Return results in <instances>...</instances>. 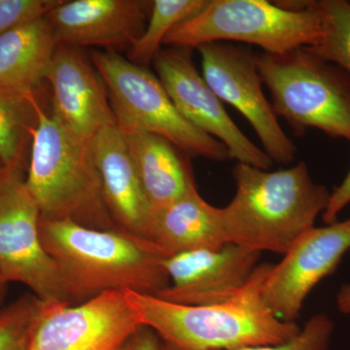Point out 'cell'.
<instances>
[{"instance_id":"obj_1","label":"cell","mask_w":350,"mask_h":350,"mask_svg":"<svg viewBox=\"0 0 350 350\" xmlns=\"http://www.w3.org/2000/svg\"><path fill=\"white\" fill-rule=\"evenodd\" d=\"M39 232L72 305L113 290L157 296L170 286L163 265L169 257L148 239L41 217Z\"/></svg>"},{"instance_id":"obj_2","label":"cell","mask_w":350,"mask_h":350,"mask_svg":"<svg viewBox=\"0 0 350 350\" xmlns=\"http://www.w3.org/2000/svg\"><path fill=\"white\" fill-rule=\"evenodd\" d=\"M273 265H258L234 298L209 306H183L152 295L125 290L142 326L178 350H237L280 345L301 330L278 319L262 299V285Z\"/></svg>"},{"instance_id":"obj_3","label":"cell","mask_w":350,"mask_h":350,"mask_svg":"<svg viewBox=\"0 0 350 350\" xmlns=\"http://www.w3.org/2000/svg\"><path fill=\"white\" fill-rule=\"evenodd\" d=\"M237 192L221 208L228 243L262 253L285 255L314 227L331 193L315 183L306 163L268 172L238 163L232 170Z\"/></svg>"},{"instance_id":"obj_4","label":"cell","mask_w":350,"mask_h":350,"mask_svg":"<svg viewBox=\"0 0 350 350\" xmlns=\"http://www.w3.org/2000/svg\"><path fill=\"white\" fill-rule=\"evenodd\" d=\"M38 113L25 183L41 218L118 230L105 202L90 144L64 130L42 103Z\"/></svg>"},{"instance_id":"obj_5","label":"cell","mask_w":350,"mask_h":350,"mask_svg":"<svg viewBox=\"0 0 350 350\" xmlns=\"http://www.w3.org/2000/svg\"><path fill=\"white\" fill-rule=\"evenodd\" d=\"M258 70L271 94L276 116L294 135L317 129L350 142V73L306 47L256 55Z\"/></svg>"},{"instance_id":"obj_6","label":"cell","mask_w":350,"mask_h":350,"mask_svg":"<svg viewBox=\"0 0 350 350\" xmlns=\"http://www.w3.org/2000/svg\"><path fill=\"white\" fill-rule=\"evenodd\" d=\"M321 29L314 0H304L300 10L266 0H209L198 15L174 27L163 45L194 49L206 43L234 41L280 55L314 45Z\"/></svg>"},{"instance_id":"obj_7","label":"cell","mask_w":350,"mask_h":350,"mask_svg":"<svg viewBox=\"0 0 350 350\" xmlns=\"http://www.w3.org/2000/svg\"><path fill=\"white\" fill-rule=\"evenodd\" d=\"M90 59L107 85L120 130L167 138L189 157L215 162L231 159L222 142L196 128L175 107L162 82L146 66L113 51H92Z\"/></svg>"},{"instance_id":"obj_8","label":"cell","mask_w":350,"mask_h":350,"mask_svg":"<svg viewBox=\"0 0 350 350\" xmlns=\"http://www.w3.org/2000/svg\"><path fill=\"white\" fill-rule=\"evenodd\" d=\"M25 163L6 165L0 174V271L40 301L69 303L59 269L41 241L40 211L25 183Z\"/></svg>"},{"instance_id":"obj_9","label":"cell","mask_w":350,"mask_h":350,"mask_svg":"<svg viewBox=\"0 0 350 350\" xmlns=\"http://www.w3.org/2000/svg\"><path fill=\"white\" fill-rule=\"evenodd\" d=\"M142 327L125 291L103 292L77 305L39 300L27 350H122Z\"/></svg>"},{"instance_id":"obj_10","label":"cell","mask_w":350,"mask_h":350,"mask_svg":"<svg viewBox=\"0 0 350 350\" xmlns=\"http://www.w3.org/2000/svg\"><path fill=\"white\" fill-rule=\"evenodd\" d=\"M197 49L202 77L219 100L243 115L273 162H293L296 145L283 131L271 101L262 92L256 54L250 48L230 42L206 43Z\"/></svg>"},{"instance_id":"obj_11","label":"cell","mask_w":350,"mask_h":350,"mask_svg":"<svg viewBox=\"0 0 350 350\" xmlns=\"http://www.w3.org/2000/svg\"><path fill=\"white\" fill-rule=\"evenodd\" d=\"M192 51L190 48H162L152 62L175 107L189 123L222 142L231 159L268 170L273 161L232 121L222 101L196 68Z\"/></svg>"},{"instance_id":"obj_12","label":"cell","mask_w":350,"mask_h":350,"mask_svg":"<svg viewBox=\"0 0 350 350\" xmlns=\"http://www.w3.org/2000/svg\"><path fill=\"white\" fill-rule=\"evenodd\" d=\"M349 250L350 218L308 230L265 280L262 294L269 310L282 321L296 323L306 297Z\"/></svg>"},{"instance_id":"obj_13","label":"cell","mask_w":350,"mask_h":350,"mask_svg":"<svg viewBox=\"0 0 350 350\" xmlns=\"http://www.w3.org/2000/svg\"><path fill=\"white\" fill-rule=\"evenodd\" d=\"M261 253L234 243L180 253L163 262L170 286L157 298L183 306H209L234 298L258 267Z\"/></svg>"},{"instance_id":"obj_14","label":"cell","mask_w":350,"mask_h":350,"mask_svg":"<svg viewBox=\"0 0 350 350\" xmlns=\"http://www.w3.org/2000/svg\"><path fill=\"white\" fill-rule=\"evenodd\" d=\"M47 82L50 115L73 137L90 144L101 129L116 124L107 85L81 48L59 44Z\"/></svg>"},{"instance_id":"obj_15","label":"cell","mask_w":350,"mask_h":350,"mask_svg":"<svg viewBox=\"0 0 350 350\" xmlns=\"http://www.w3.org/2000/svg\"><path fill=\"white\" fill-rule=\"evenodd\" d=\"M153 1L61 0L46 15L57 44L126 51L144 34Z\"/></svg>"},{"instance_id":"obj_16","label":"cell","mask_w":350,"mask_h":350,"mask_svg":"<svg viewBox=\"0 0 350 350\" xmlns=\"http://www.w3.org/2000/svg\"><path fill=\"white\" fill-rule=\"evenodd\" d=\"M90 147L113 220L122 231L150 241L151 206L117 124L101 129Z\"/></svg>"},{"instance_id":"obj_17","label":"cell","mask_w":350,"mask_h":350,"mask_svg":"<svg viewBox=\"0 0 350 350\" xmlns=\"http://www.w3.org/2000/svg\"><path fill=\"white\" fill-rule=\"evenodd\" d=\"M120 131L152 214L196 187L187 154L167 138L145 131Z\"/></svg>"},{"instance_id":"obj_18","label":"cell","mask_w":350,"mask_h":350,"mask_svg":"<svg viewBox=\"0 0 350 350\" xmlns=\"http://www.w3.org/2000/svg\"><path fill=\"white\" fill-rule=\"evenodd\" d=\"M149 239L167 257L229 243L221 208L202 199L197 187L152 214Z\"/></svg>"},{"instance_id":"obj_19","label":"cell","mask_w":350,"mask_h":350,"mask_svg":"<svg viewBox=\"0 0 350 350\" xmlns=\"http://www.w3.org/2000/svg\"><path fill=\"white\" fill-rule=\"evenodd\" d=\"M59 44L46 16L0 38V89L39 94Z\"/></svg>"},{"instance_id":"obj_20","label":"cell","mask_w":350,"mask_h":350,"mask_svg":"<svg viewBox=\"0 0 350 350\" xmlns=\"http://www.w3.org/2000/svg\"><path fill=\"white\" fill-rule=\"evenodd\" d=\"M40 103L39 94L0 89V161L4 167L25 159Z\"/></svg>"},{"instance_id":"obj_21","label":"cell","mask_w":350,"mask_h":350,"mask_svg":"<svg viewBox=\"0 0 350 350\" xmlns=\"http://www.w3.org/2000/svg\"><path fill=\"white\" fill-rule=\"evenodd\" d=\"M209 0H155L152 4L146 29L128 51V59L137 66H147L162 49L163 40L174 27L195 17Z\"/></svg>"},{"instance_id":"obj_22","label":"cell","mask_w":350,"mask_h":350,"mask_svg":"<svg viewBox=\"0 0 350 350\" xmlns=\"http://www.w3.org/2000/svg\"><path fill=\"white\" fill-rule=\"evenodd\" d=\"M314 5L321 15V34L314 45L306 48L350 73V2L314 0Z\"/></svg>"},{"instance_id":"obj_23","label":"cell","mask_w":350,"mask_h":350,"mask_svg":"<svg viewBox=\"0 0 350 350\" xmlns=\"http://www.w3.org/2000/svg\"><path fill=\"white\" fill-rule=\"evenodd\" d=\"M39 299L25 296L0 312V350H27Z\"/></svg>"},{"instance_id":"obj_24","label":"cell","mask_w":350,"mask_h":350,"mask_svg":"<svg viewBox=\"0 0 350 350\" xmlns=\"http://www.w3.org/2000/svg\"><path fill=\"white\" fill-rule=\"evenodd\" d=\"M334 322L326 314H315L293 338L280 345L244 347L237 350H329Z\"/></svg>"},{"instance_id":"obj_25","label":"cell","mask_w":350,"mask_h":350,"mask_svg":"<svg viewBox=\"0 0 350 350\" xmlns=\"http://www.w3.org/2000/svg\"><path fill=\"white\" fill-rule=\"evenodd\" d=\"M61 0H0V38L7 31L47 15Z\"/></svg>"},{"instance_id":"obj_26","label":"cell","mask_w":350,"mask_h":350,"mask_svg":"<svg viewBox=\"0 0 350 350\" xmlns=\"http://www.w3.org/2000/svg\"><path fill=\"white\" fill-rule=\"evenodd\" d=\"M350 204V170L344 181L331 193L328 206L322 213V218L327 225L337 222L338 215Z\"/></svg>"},{"instance_id":"obj_27","label":"cell","mask_w":350,"mask_h":350,"mask_svg":"<svg viewBox=\"0 0 350 350\" xmlns=\"http://www.w3.org/2000/svg\"><path fill=\"white\" fill-rule=\"evenodd\" d=\"M122 350H162V345L155 332L144 326L133 334Z\"/></svg>"},{"instance_id":"obj_28","label":"cell","mask_w":350,"mask_h":350,"mask_svg":"<svg viewBox=\"0 0 350 350\" xmlns=\"http://www.w3.org/2000/svg\"><path fill=\"white\" fill-rule=\"evenodd\" d=\"M338 310L340 312L350 313V284H345L340 287V291L337 294Z\"/></svg>"},{"instance_id":"obj_29","label":"cell","mask_w":350,"mask_h":350,"mask_svg":"<svg viewBox=\"0 0 350 350\" xmlns=\"http://www.w3.org/2000/svg\"><path fill=\"white\" fill-rule=\"evenodd\" d=\"M7 283L8 282H6L5 278H3L1 271H0V304H1L2 299H3Z\"/></svg>"},{"instance_id":"obj_30","label":"cell","mask_w":350,"mask_h":350,"mask_svg":"<svg viewBox=\"0 0 350 350\" xmlns=\"http://www.w3.org/2000/svg\"><path fill=\"white\" fill-rule=\"evenodd\" d=\"M162 350H178V349H175V347H172V345L165 344H165L162 345Z\"/></svg>"},{"instance_id":"obj_31","label":"cell","mask_w":350,"mask_h":350,"mask_svg":"<svg viewBox=\"0 0 350 350\" xmlns=\"http://www.w3.org/2000/svg\"><path fill=\"white\" fill-rule=\"evenodd\" d=\"M4 169V165L1 163V161H0V174H1L2 170Z\"/></svg>"}]
</instances>
